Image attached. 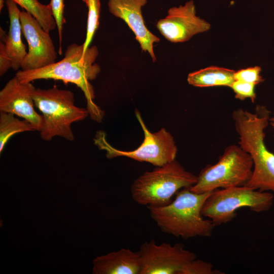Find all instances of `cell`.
<instances>
[{
  "label": "cell",
  "mask_w": 274,
  "mask_h": 274,
  "mask_svg": "<svg viewBox=\"0 0 274 274\" xmlns=\"http://www.w3.org/2000/svg\"><path fill=\"white\" fill-rule=\"evenodd\" d=\"M22 32L28 47L22 70L40 68L56 62L57 52L49 32L31 14L24 10L20 13Z\"/></svg>",
  "instance_id": "cell-10"
},
{
  "label": "cell",
  "mask_w": 274,
  "mask_h": 274,
  "mask_svg": "<svg viewBox=\"0 0 274 274\" xmlns=\"http://www.w3.org/2000/svg\"><path fill=\"white\" fill-rule=\"evenodd\" d=\"M197 176L186 170L176 159L153 170L146 172L131 184L133 200L140 205L161 207L169 203L180 190L189 188Z\"/></svg>",
  "instance_id": "cell-5"
},
{
  "label": "cell",
  "mask_w": 274,
  "mask_h": 274,
  "mask_svg": "<svg viewBox=\"0 0 274 274\" xmlns=\"http://www.w3.org/2000/svg\"><path fill=\"white\" fill-rule=\"evenodd\" d=\"M49 4L56 23L59 43L58 52L60 55H61L63 27L64 24L65 23V19L64 17V0H51Z\"/></svg>",
  "instance_id": "cell-20"
},
{
  "label": "cell",
  "mask_w": 274,
  "mask_h": 274,
  "mask_svg": "<svg viewBox=\"0 0 274 274\" xmlns=\"http://www.w3.org/2000/svg\"><path fill=\"white\" fill-rule=\"evenodd\" d=\"M140 254V274H180L183 267L196 258V255L186 250L182 243L157 245L154 239L142 244Z\"/></svg>",
  "instance_id": "cell-9"
},
{
  "label": "cell",
  "mask_w": 274,
  "mask_h": 274,
  "mask_svg": "<svg viewBox=\"0 0 274 274\" xmlns=\"http://www.w3.org/2000/svg\"><path fill=\"white\" fill-rule=\"evenodd\" d=\"M9 17V28L8 35L0 28L1 39L4 41L5 49L12 61V68L17 71L21 68L22 62L27 52L23 44L19 10L17 4L13 0H6Z\"/></svg>",
  "instance_id": "cell-15"
},
{
  "label": "cell",
  "mask_w": 274,
  "mask_h": 274,
  "mask_svg": "<svg viewBox=\"0 0 274 274\" xmlns=\"http://www.w3.org/2000/svg\"><path fill=\"white\" fill-rule=\"evenodd\" d=\"M93 274H140L139 251L122 248L106 255L98 256L93 261Z\"/></svg>",
  "instance_id": "cell-14"
},
{
  "label": "cell",
  "mask_w": 274,
  "mask_h": 274,
  "mask_svg": "<svg viewBox=\"0 0 274 274\" xmlns=\"http://www.w3.org/2000/svg\"><path fill=\"white\" fill-rule=\"evenodd\" d=\"M213 269L212 263L200 259H193L182 268L180 274H218L223 273Z\"/></svg>",
  "instance_id": "cell-21"
},
{
  "label": "cell",
  "mask_w": 274,
  "mask_h": 274,
  "mask_svg": "<svg viewBox=\"0 0 274 274\" xmlns=\"http://www.w3.org/2000/svg\"><path fill=\"white\" fill-rule=\"evenodd\" d=\"M270 117V112L261 105H257L253 112L239 108L232 114L239 146L249 154L253 163L251 177L245 186L274 195V153L265 143Z\"/></svg>",
  "instance_id": "cell-2"
},
{
  "label": "cell",
  "mask_w": 274,
  "mask_h": 274,
  "mask_svg": "<svg viewBox=\"0 0 274 274\" xmlns=\"http://www.w3.org/2000/svg\"><path fill=\"white\" fill-rule=\"evenodd\" d=\"M256 85L241 81L234 80L230 87L235 93V97L241 100L250 98L254 102L256 98Z\"/></svg>",
  "instance_id": "cell-22"
},
{
  "label": "cell",
  "mask_w": 274,
  "mask_h": 274,
  "mask_svg": "<svg viewBox=\"0 0 274 274\" xmlns=\"http://www.w3.org/2000/svg\"><path fill=\"white\" fill-rule=\"evenodd\" d=\"M98 55V49L95 46L89 47L83 55V44L73 43L67 47L64 57L60 61L38 69L19 70L15 75L21 82L53 79L76 85L84 94L86 109L91 119L100 122L104 118V112L93 101L94 91L90 82L100 72L99 65L94 63Z\"/></svg>",
  "instance_id": "cell-1"
},
{
  "label": "cell",
  "mask_w": 274,
  "mask_h": 274,
  "mask_svg": "<svg viewBox=\"0 0 274 274\" xmlns=\"http://www.w3.org/2000/svg\"><path fill=\"white\" fill-rule=\"evenodd\" d=\"M12 68V61L5 49L4 41L1 39L0 43V75H4L9 68Z\"/></svg>",
  "instance_id": "cell-24"
},
{
  "label": "cell",
  "mask_w": 274,
  "mask_h": 274,
  "mask_svg": "<svg viewBox=\"0 0 274 274\" xmlns=\"http://www.w3.org/2000/svg\"><path fill=\"white\" fill-rule=\"evenodd\" d=\"M261 72V68L258 66L241 69L235 71L234 80L257 85L264 80L260 75Z\"/></svg>",
  "instance_id": "cell-23"
},
{
  "label": "cell",
  "mask_w": 274,
  "mask_h": 274,
  "mask_svg": "<svg viewBox=\"0 0 274 274\" xmlns=\"http://www.w3.org/2000/svg\"><path fill=\"white\" fill-rule=\"evenodd\" d=\"M269 124L274 128V112L270 117Z\"/></svg>",
  "instance_id": "cell-25"
},
{
  "label": "cell",
  "mask_w": 274,
  "mask_h": 274,
  "mask_svg": "<svg viewBox=\"0 0 274 274\" xmlns=\"http://www.w3.org/2000/svg\"><path fill=\"white\" fill-rule=\"evenodd\" d=\"M4 0H0V11L2 10L4 6Z\"/></svg>",
  "instance_id": "cell-26"
},
{
  "label": "cell",
  "mask_w": 274,
  "mask_h": 274,
  "mask_svg": "<svg viewBox=\"0 0 274 274\" xmlns=\"http://www.w3.org/2000/svg\"><path fill=\"white\" fill-rule=\"evenodd\" d=\"M147 0H108L109 12L122 19L133 32L135 39L143 51L147 52L152 60H156L153 44L160 41L158 37L146 27L142 13V8Z\"/></svg>",
  "instance_id": "cell-13"
},
{
  "label": "cell",
  "mask_w": 274,
  "mask_h": 274,
  "mask_svg": "<svg viewBox=\"0 0 274 274\" xmlns=\"http://www.w3.org/2000/svg\"><path fill=\"white\" fill-rule=\"evenodd\" d=\"M13 1L36 19L46 31L50 32L57 27L49 4H43L38 0Z\"/></svg>",
  "instance_id": "cell-18"
},
{
  "label": "cell",
  "mask_w": 274,
  "mask_h": 274,
  "mask_svg": "<svg viewBox=\"0 0 274 274\" xmlns=\"http://www.w3.org/2000/svg\"><path fill=\"white\" fill-rule=\"evenodd\" d=\"M32 97L44 119L41 138L45 141L56 136L74 141L71 125L85 119L89 113L87 109L75 105L73 93L54 86L47 89L36 88Z\"/></svg>",
  "instance_id": "cell-4"
},
{
  "label": "cell",
  "mask_w": 274,
  "mask_h": 274,
  "mask_svg": "<svg viewBox=\"0 0 274 274\" xmlns=\"http://www.w3.org/2000/svg\"><path fill=\"white\" fill-rule=\"evenodd\" d=\"M35 89L31 82H21L15 75L0 91V111L23 118L35 125L40 131L44 119L35 110L32 95Z\"/></svg>",
  "instance_id": "cell-12"
},
{
  "label": "cell",
  "mask_w": 274,
  "mask_h": 274,
  "mask_svg": "<svg viewBox=\"0 0 274 274\" xmlns=\"http://www.w3.org/2000/svg\"><path fill=\"white\" fill-rule=\"evenodd\" d=\"M88 8L86 37L83 43V55L89 47L99 24L100 0H82Z\"/></svg>",
  "instance_id": "cell-19"
},
{
  "label": "cell",
  "mask_w": 274,
  "mask_h": 274,
  "mask_svg": "<svg viewBox=\"0 0 274 274\" xmlns=\"http://www.w3.org/2000/svg\"><path fill=\"white\" fill-rule=\"evenodd\" d=\"M273 140H274V135H273Z\"/></svg>",
  "instance_id": "cell-27"
},
{
  "label": "cell",
  "mask_w": 274,
  "mask_h": 274,
  "mask_svg": "<svg viewBox=\"0 0 274 274\" xmlns=\"http://www.w3.org/2000/svg\"><path fill=\"white\" fill-rule=\"evenodd\" d=\"M211 192L196 193L190 187L182 189L169 203L148 207L150 216L163 232L184 239L210 236L216 225L204 218L201 210Z\"/></svg>",
  "instance_id": "cell-3"
},
{
  "label": "cell",
  "mask_w": 274,
  "mask_h": 274,
  "mask_svg": "<svg viewBox=\"0 0 274 274\" xmlns=\"http://www.w3.org/2000/svg\"><path fill=\"white\" fill-rule=\"evenodd\" d=\"M210 27L209 23L196 15L193 1L170 8L167 16L156 23L161 35L172 43L187 41L197 33L208 31Z\"/></svg>",
  "instance_id": "cell-11"
},
{
  "label": "cell",
  "mask_w": 274,
  "mask_h": 274,
  "mask_svg": "<svg viewBox=\"0 0 274 274\" xmlns=\"http://www.w3.org/2000/svg\"><path fill=\"white\" fill-rule=\"evenodd\" d=\"M15 115L0 111V153L14 134L25 131L38 130L37 127L28 121L20 120Z\"/></svg>",
  "instance_id": "cell-17"
},
{
  "label": "cell",
  "mask_w": 274,
  "mask_h": 274,
  "mask_svg": "<svg viewBox=\"0 0 274 274\" xmlns=\"http://www.w3.org/2000/svg\"><path fill=\"white\" fill-rule=\"evenodd\" d=\"M234 70L218 66H209L189 74L188 83L195 87L224 86L230 87L234 80Z\"/></svg>",
  "instance_id": "cell-16"
},
{
  "label": "cell",
  "mask_w": 274,
  "mask_h": 274,
  "mask_svg": "<svg viewBox=\"0 0 274 274\" xmlns=\"http://www.w3.org/2000/svg\"><path fill=\"white\" fill-rule=\"evenodd\" d=\"M273 194L246 186H233L212 191L203 205L201 214L216 225L225 224L236 216V211L248 208L253 212L268 211L272 206Z\"/></svg>",
  "instance_id": "cell-7"
},
{
  "label": "cell",
  "mask_w": 274,
  "mask_h": 274,
  "mask_svg": "<svg viewBox=\"0 0 274 274\" xmlns=\"http://www.w3.org/2000/svg\"><path fill=\"white\" fill-rule=\"evenodd\" d=\"M253 168L249 153L239 145L227 147L218 161L205 166L190 189L196 193L211 192L218 189L245 186L251 177Z\"/></svg>",
  "instance_id": "cell-6"
},
{
  "label": "cell",
  "mask_w": 274,
  "mask_h": 274,
  "mask_svg": "<svg viewBox=\"0 0 274 274\" xmlns=\"http://www.w3.org/2000/svg\"><path fill=\"white\" fill-rule=\"evenodd\" d=\"M135 114L144 134L143 142L132 151L118 150L107 140L105 132L97 131L94 138V144L99 150L106 152L108 158L124 156L140 162H146L156 166H160L176 159L178 148L173 135L165 128L151 132L146 126L140 112Z\"/></svg>",
  "instance_id": "cell-8"
}]
</instances>
